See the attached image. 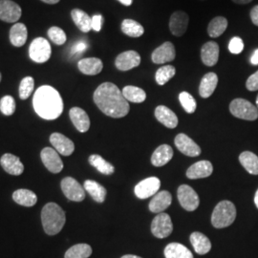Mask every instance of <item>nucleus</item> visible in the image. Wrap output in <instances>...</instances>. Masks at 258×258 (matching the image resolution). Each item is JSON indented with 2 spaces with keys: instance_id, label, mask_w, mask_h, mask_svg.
<instances>
[{
  "instance_id": "obj_1",
  "label": "nucleus",
  "mask_w": 258,
  "mask_h": 258,
  "mask_svg": "<svg viewBox=\"0 0 258 258\" xmlns=\"http://www.w3.org/2000/svg\"><path fill=\"white\" fill-rule=\"evenodd\" d=\"M93 98L99 109L111 118H123L130 110L128 102L114 83H102L96 89Z\"/></svg>"
},
{
  "instance_id": "obj_2",
  "label": "nucleus",
  "mask_w": 258,
  "mask_h": 258,
  "mask_svg": "<svg viewBox=\"0 0 258 258\" xmlns=\"http://www.w3.org/2000/svg\"><path fill=\"white\" fill-rule=\"evenodd\" d=\"M33 104L37 115L44 120H55L63 111V102L59 93L49 85L40 86L37 89Z\"/></svg>"
},
{
  "instance_id": "obj_3",
  "label": "nucleus",
  "mask_w": 258,
  "mask_h": 258,
  "mask_svg": "<svg viewBox=\"0 0 258 258\" xmlns=\"http://www.w3.org/2000/svg\"><path fill=\"white\" fill-rule=\"evenodd\" d=\"M41 221L47 234L55 235L64 227V211L55 203H48L42 209Z\"/></svg>"
},
{
  "instance_id": "obj_4",
  "label": "nucleus",
  "mask_w": 258,
  "mask_h": 258,
  "mask_svg": "<svg viewBox=\"0 0 258 258\" xmlns=\"http://www.w3.org/2000/svg\"><path fill=\"white\" fill-rule=\"evenodd\" d=\"M236 218V209L231 201H221L212 212V224L216 229L231 226Z\"/></svg>"
},
{
  "instance_id": "obj_5",
  "label": "nucleus",
  "mask_w": 258,
  "mask_h": 258,
  "mask_svg": "<svg viewBox=\"0 0 258 258\" xmlns=\"http://www.w3.org/2000/svg\"><path fill=\"white\" fill-rule=\"evenodd\" d=\"M231 114L242 120H255L258 118V109L251 102L244 99H235L230 104Z\"/></svg>"
},
{
  "instance_id": "obj_6",
  "label": "nucleus",
  "mask_w": 258,
  "mask_h": 258,
  "mask_svg": "<svg viewBox=\"0 0 258 258\" xmlns=\"http://www.w3.org/2000/svg\"><path fill=\"white\" fill-rule=\"evenodd\" d=\"M51 52L50 43L43 37H37L34 39L29 48V55L31 59L37 63H43L49 60Z\"/></svg>"
},
{
  "instance_id": "obj_7",
  "label": "nucleus",
  "mask_w": 258,
  "mask_h": 258,
  "mask_svg": "<svg viewBox=\"0 0 258 258\" xmlns=\"http://www.w3.org/2000/svg\"><path fill=\"white\" fill-rule=\"evenodd\" d=\"M173 231V225L168 214L161 212L153 219L151 224L152 234L160 239L166 238Z\"/></svg>"
},
{
  "instance_id": "obj_8",
  "label": "nucleus",
  "mask_w": 258,
  "mask_h": 258,
  "mask_svg": "<svg viewBox=\"0 0 258 258\" xmlns=\"http://www.w3.org/2000/svg\"><path fill=\"white\" fill-rule=\"evenodd\" d=\"M177 195L182 208L187 212H194L200 204L198 194L195 192L192 187H190L187 184L180 185L177 191Z\"/></svg>"
},
{
  "instance_id": "obj_9",
  "label": "nucleus",
  "mask_w": 258,
  "mask_h": 258,
  "mask_svg": "<svg viewBox=\"0 0 258 258\" xmlns=\"http://www.w3.org/2000/svg\"><path fill=\"white\" fill-rule=\"evenodd\" d=\"M61 189L68 200L82 202L85 198V191L82 184L72 177H66L61 181Z\"/></svg>"
},
{
  "instance_id": "obj_10",
  "label": "nucleus",
  "mask_w": 258,
  "mask_h": 258,
  "mask_svg": "<svg viewBox=\"0 0 258 258\" xmlns=\"http://www.w3.org/2000/svg\"><path fill=\"white\" fill-rule=\"evenodd\" d=\"M161 181L157 177H149L135 186V194L140 199H147L159 191Z\"/></svg>"
},
{
  "instance_id": "obj_11",
  "label": "nucleus",
  "mask_w": 258,
  "mask_h": 258,
  "mask_svg": "<svg viewBox=\"0 0 258 258\" xmlns=\"http://www.w3.org/2000/svg\"><path fill=\"white\" fill-rule=\"evenodd\" d=\"M40 157L43 165L46 166L47 169L52 173H58L63 168V163L58 155V152L51 148H45L42 149Z\"/></svg>"
},
{
  "instance_id": "obj_12",
  "label": "nucleus",
  "mask_w": 258,
  "mask_h": 258,
  "mask_svg": "<svg viewBox=\"0 0 258 258\" xmlns=\"http://www.w3.org/2000/svg\"><path fill=\"white\" fill-rule=\"evenodd\" d=\"M21 8L19 4L12 0H0V19L14 23L21 18Z\"/></svg>"
},
{
  "instance_id": "obj_13",
  "label": "nucleus",
  "mask_w": 258,
  "mask_h": 258,
  "mask_svg": "<svg viewBox=\"0 0 258 258\" xmlns=\"http://www.w3.org/2000/svg\"><path fill=\"white\" fill-rule=\"evenodd\" d=\"M188 16L183 11H176L169 19V30L175 37L184 36L188 26Z\"/></svg>"
},
{
  "instance_id": "obj_14",
  "label": "nucleus",
  "mask_w": 258,
  "mask_h": 258,
  "mask_svg": "<svg viewBox=\"0 0 258 258\" xmlns=\"http://www.w3.org/2000/svg\"><path fill=\"white\" fill-rule=\"evenodd\" d=\"M175 56V47L173 43L166 41L153 51L151 55V59L156 64H164L166 62L174 60Z\"/></svg>"
},
{
  "instance_id": "obj_15",
  "label": "nucleus",
  "mask_w": 258,
  "mask_h": 258,
  "mask_svg": "<svg viewBox=\"0 0 258 258\" xmlns=\"http://www.w3.org/2000/svg\"><path fill=\"white\" fill-rule=\"evenodd\" d=\"M141 64V55L138 52L130 50L122 52L116 57L115 65L120 71H128Z\"/></svg>"
},
{
  "instance_id": "obj_16",
  "label": "nucleus",
  "mask_w": 258,
  "mask_h": 258,
  "mask_svg": "<svg viewBox=\"0 0 258 258\" xmlns=\"http://www.w3.org/2000/svg\"><path fill=\"white\" fill-rule=\"evenodd\" d=\"M175 146L177 148L186 156L197 157L201 154V148L187 135L181 133L175 138Z\"/></svg>"
},
{
  "instance_id": "obj_17",
  "label": "nucleus",
  "mask_w": 258,
  "mask_h": 258,
  "mask_svg": "<svg viewBox=\"0 0 258 258\" xmlns=\"http://www.w3.org/2000/svg\"><path fill=\"white\" fill-rule=\"evenodd\" d=\"M50 143L63 156H70L74 152V143L60 133H53L50 137Z\"/></svg>"
},
{
  "instance_id": "obj_18",
  "label": "nucleus",
  "mask_w": 258,
  "mask_h": 258,
  "mask_svg": "<svg viewBox=\"0 0 258 258\" xmlns=\"http://www.w3.org/2000/svg\"><path fill=\"white\" fill-rule=\"evenodd\" d=\"M0 164L3 169L11 175H21L24 171V166L20 159L11 153H6L1 157Z\"/></svg>"
},
{
  "instance_id": "obj_19",
  "label": "nucleus",
  "mask_w": 258,
  "mask_h": 258,
  "mask_svg": "<svg viewBox=\"0 0 258 258\" xmlns=\"http://www.w3.org/2000/svg\"><path fill=\"white\" fill-rule=\"evenodd\" d=\"M213 166L209 161H200L189 166L186 170V177L188 179H202L212 174Z\"/></svg>"
},
{
  "instance_id": "obj_20",
  "label": "nucleus",
  "mask_w": 258,
  "mask_h": 258,
  "mask_svg": "<svg viewBox=\"0 0 258 258\" xmlns=\"http://www.w3.org/2000/svg\"><path fill=\"white\" fill-rule=\"evenodd\" d=\"M201 58L205 65L214 66L219 58V45L214 41H208L201 49Z\"/></svg>"
},
{
  "instance_id": "obj_21",
  "label": "nucleus",
  "mask_w": 258,
  "mask_h": 258,
  "mask_svg": "<svg viewBox=\"0 0 258 258\" xmlns=\"http://www.w3.org/2000/svg\"><path fill=\"white\" fill-rule=\"evenodd\" d=\"M172 202L171 194L166 190L157 192L149 203L150 212L154 213H161L166 210Z\"/></svg>"
},
{
  "instance_id": "obj_22",
  "label": "nucleus",
  "mask_w": 258,
  "mask_h": 258,
  "mask_svg": "<svg viewBox=\"0 0 258 258\" xmlns=\"http://www.w3.org/2000/svg\"><path fill=\"white\" fill-rule=\"evenodd\" d=\"M70 119L72 120L75 127L80 132H87L90 127V119L85 111L80 107H73L69 112Z\"/></svg>"
},
{
  "instance_id": "obj_23",
  "label": "nucleus",
  "mask_w": 258,
  "mask_h": 258,
  "mask_svg": "<svg viewBox=\"0 0 258 258\" xmlns=\"http://www.w3.org/2000/svg\"><path fill=\"white\" fill-rule=\"evenodd\" d=\"M155 117L167 128H175L178 125V118L175 113L165 105H159L155 109Z\"/></svg>"
},
{
  "instance_id": "obj_24",
  "label": "nucleus",
  "mask_w": 258,
  "mask_h": 258,
  "mask_svg": "<svg viewBox=\"0 0 258 258\" xmlns=\"http://www.w3.org/2000/svg\"><path fill=\"white\" fill-rule=\"evenodd\" d=\"M78 68L84 75L95 76L102 72L103 64L100 58L97 57H87L81 59L78 63Z\"/></svg>"
},
{
  "instance_id": "obj_25",
  "label": "nucleus",
  "mask_w": 258,
  "mask_h": 258,
  "mask_svg": "<svg viewBox=\"0 0 258 258\" xmlns=\"http://www.w3.org/2000/svg\"><path fill=\"white\" fill-rule=\"evenodd\" d=\"M218 83V77L215 73H208L205 75L200 83L199 94L204 99H208L215 91Z\"/></svg>"
},
{
  "instance_id": "obj_26",
  "label": "nucleus",
  "mask_w": 258,
  "mask_h": 258,
  "mask_svg": "<svg viewBox=\"0 0 258 258\" xmlns=\"http://www.w3.org/2000/svg\"><path fill=\"white\" fill-rule=\"evenodd\" d=\"M190 243L194 246L196 253L204 255L212 249V243L202 232L195 231L190 235Z\"/></svg>"
},
{
  "instance_id": "obj_27",
  "label": "nucleus",
  "mask_w": 258,
  "mask_h": 258,
  "mask_svg": "<svg viewBox=\"0 0 258 258\" xmlns=\"http://www.w3.org/2000/svg\"><path fill=\"white\" fill-rule=\"evenodd\" d=\"M173 157V149L167 145H162L157 148L151 157V163L155 166L166 165Z\"/></svg>"
},
{
  "instance_id": "obj_28",
  "label": "nucleus",
  "mask_w": 258,
  "mask_h": 258,
  "mask_svg": "<svg viewBox=\"0 0 258 258\" xmlns=\"http://www.w3.org/2000/svg\"><path fill=\"white\" fill-rule=\"evenodd\" d=\"M27 28L22 23H16L10 31V41L16 47L23 46L27 40Z\"/></svg>"
},
{
  "instance_id": "obj_29",
  "label": "nucleus",
  "mask_w": 258,
  "mask_h": 258,
  "mask_svg": "<svg viewBox=\"0 0 258 258\" xmlns=\"http://www.w3.org/2000/svg\"><path fill=\"white\" fill-rule=\"evenodd\" d=\"M83 185H84V189L91 195V197L96 202L102 203L105 200L107 191L102 184L93 180H86Z\"/></svg>"
},
{
  "instance_id": "obj_30",
  "label": "nucleus",
  "mask_w": 258,
  "mask_h": 258,
  "mask_svg": "<svg viewBox=\"0 0 258 258\" xmlns=\"http://www.w3.org/2000/svg\"><path fill=\"white\" fill-rule=\"evenodd\" d=\"M166 258H194L192 252L180 243H170L164 250Z\"/></svg>"
},
{
  "instance_id": "obj_31",
  "label": "nucleus",
  "mask_w": 258,
  "mask_h": 258,
  "mask_svg": "<svg viewBox=\"0 0 258 258\" xmlns=\"http://www.w3.org/2000/svg\"><path fill=\"white\" fill-rule=\"evenodd\" d=\"M71 17L77 27L83 33H88L92 29V18H90L83 10H73L71 12Z\"/></svg>"
},
{
  "instance_id": "obj_32",
  "label": "nucleus",
  "mask_w": 258,
  "mask_h": 258,
  "mask_svg": "<svg viewBox=\"0 0 258 258\" xmlns=\"http://www.w3.org/2000/svg\"><path fill=\"white\" fill-rule=\"evenodd\" d=\"M239 161L243 167L252 175H258V157L249 151L240 154Z\"/></svg>"
},
{
  "instance_id": "obj_33",
  "label": "nucleus",
  "mask_w": 258,
  "mask_h": 258,
  "mask_svg": "<svg viewBox=\"0 0 258 258\" xmlns=\"http://www.w3.org/2000/svg\"><path fill=\"white\" fill-rule=\"evenodd\" d=\"M13 199L16 203L24 207H33L37 201L36 194L29 189H18L13 194Z\"/></svg>"
},
{
  "instance_id": "obj_34",
  "label": "nucleus",
  "mask_w": 258,
  "mask_h": 258,
  "mask_svg": "<svg viewBox=\"0 0 258 258\" xmlns=\"http://www.w3.org/2000/svg\"><path fill=\"white\" fill-rule=\"evenodd\" d=\"M122 95L127 102H134V103H141L144 102L147 99L146 92L137 86L127 85L122 89Z\"/></svg>"
},
{
  "instance_id": "obj_35",
  "label": "nucleus",
  "mask_w": 258,
  "mask_h": 258,
  "mask_svg": "<svg viewBox=\"0 0 258 258\" xmlns=\"http://www.w3.org/2000/svg\"><path fill=\"white\" fill-rule=\"evenodd\" d=\"M228 28V20L224 17H216L211 20L208 26V34L211 37H219Z\"/></svg>"
},
{
  "instance_id": "obj_36",
  "label": "nucleus",
  "mask_w": 258,
  "mask_h": 258,
  "mask_svg": "<svg viewBox=\"0 0 258 258\" xmlns=\"http://www.w3.org/2000/svg\"><path fill=\"white\" fill-rule=\"evenodd\" d=\"M121 31L130 37H142L145 33L144 27L133 19H124L121 23Z\"/></svg>"
},
{
  "instance_id": "obj_37",
  "label": "nucleus",
  "mask_w": 258,
  "mask_h": 258,
  "mask_svg": "<svg viewBox=\"0 0 258 258\" xmlns=\"http://www.w3.org/2000/svg\"><path fill=\"white\" fill-rule=\"evenodd\" d=\"M89 163L91 166L97 168L98 171H100L104 175H111L115 171V167L100 155H97V154L91 155L89 157Z\"/></svg>"
},
{
  "instance_id": "obj_38",
  "label": "nucleus",
  "mask_w": 258,
  "mask_h": 258,
  "mask_svg": "<svg viewBox=\"0 0 258 258\" xmlns=\"http://www.w3.org/2000/svg\"><path fill=\"white\" fill-rule=\"evenodd\" d=\"M92 254V248L87 244H77L65 252L64 258H88Z\"/></svg>"
},
{
  "instance_id": "obj_39",
  "label": "nucleus",
  "mask_w": 258,
  "mask_h": 258,
  "mask_svg": "<svg viewBox=\"0 0 258 258\" xmlns=\"http://www.w3.org/2000/svg\"><path fill=\"white\" fill-rule=\"evenodd\" d=\"M176 74V69L172 65H166L157 70L155 75L156 83L159 85H165L167 82H169Z\"/></svg>"
},
{
  "instance_id": "obj_40",
  "label": "nucleus",
  "mask_w": 258,
  "mask_h": 258,
  "mask_svg": "<svg viewBox=\"0 0 258 258\" xmlns=\"http://www.w3.org/2000/svg\"><path fill=\"white\" fill-rule=\"evenodd\" d=\"M35 81L32 77L24 78L19 85V97L21 100H27L34 91Z\"/></svg>"
},
{
  "instance_id": "obj_41",
  "label": "nucleus",
  "mask_w": 258,
  "mask_h": 258,
  "mask_svg": "<svg viewBox=\"0 0 258 258\" xmlns=\"http://www.w3.org/2000/svg\"><path fill=\"white\" fill-rule=\"evenodd\" d=\"M179 101L181 102L184 111L188 114H192L196 110L197 103L194 97L189 93L184 92L180 93L179 95Z\"/></svg>"
},
{
  "instance_id": "obj_42",
  "label": "nucleus",
  "mask_w": 258,
  "mask_h": 258,
  "mask_svg": "<svg viewBox=\"0 0 258 258\" xmlns=\"http://www.w3.org/2000/svg\"><path fill=\"white\" fill-rule=\"evenodd\" d=\"M0 111L6 115L11 116L16 111V102L12 96H5L0 101Z\"/></svg>"
},
{
  "instance_id": "obj_43",
  "label": "nucleus",
  "mask_w": 258,
  "mask_h": 258,
  "mask_svg": "<svg viewBox=\"0 0 258 258\" xmlns=\"http://www.w3.org/2000/svg\"><path fill=\"white\" fill-rule=\"evenodd\" d=\"M48 37L56 44L62 45L66 42V35L62 29L58 27H51L48 30Z\"/></svg>"
},
{
  "instance_id": "obj_44",
  "label": "nucleus",
  "mask_w": 258,
  "mask_h": 258,
  "mask_svg": "<svg viewBox=\"0 0 258 258\" xmlns=\"http://www.w3.org/2000/svg\"><path fill=\"white\" fill-rule=\"evenodd\" d=\"M229 50L233 55H239L244 50V42L238 37H232L229 43Z\"/></svg>"
},
{
  "instance_id": "obj_45",
  "label": "nucleus",
  "mask_w": 258,
  "mask_h": 258,
  "mask_svg": "<svg viewBox=\"0 0 258 258\" xmlns=\"http://www.w3.org/2000/svg\"><path fill=\"white\" fill-rule=\"evenodd\" d=\"M246 87L249 91H256L258 90V71L254 74L249 76V79L247 80Z\"/></svg>"
},
{
  "instance_id": "obj_46",
  "label": "nucleus",
  "mask_w": 258,
  "mask_h": 258,
  "mask_svg": "<svg viewBox=\"0 0 258 258\" xmlns=\"http://www.w3.org/2000/svg\"><path fill=\"white\" fill-rule=\"evenodd\" d=\"M102 17L101 15H96L92 18V29L96 32H100L102 30Z\"/></svg>"
},
{
  "instance_id": "obj_47",
  "label": "nucleus",
  "mask_w": 258,
  "mask_h": 258,
  "mask_svg": "<svg viewBox=\"0 0 258 258\" xmlns=\"http://www.w3.org/2000/svg\"><path fill=\"white\" fill-rule=\"evenodd\" d=\"M86 44L83 42V41H81V42H78L77 44H75V46L73 47V49H72V54H77V53H79V54H82L83 51L86 49Z\"/></svg>"
},
{
  "instance_id": "obj_48",
  "label": "nucleus",
  "mask_w": 258,
  "mask_h": 258,
  "mask_svg": "<svg viewBox=\"0 0 258 258\" xmlns=\"http://www.w3.org/2000/svg\"><path fill=\"white\" fill-rule=\"evenodd\" d=\"M250 19H251V22L258 26V5L254 6L252 9L250 10Z\"/></svg>"
},
{
  "instance_id": "obj_49",
  "label": "nucleus",
  "mask_w": 258,
  "mask_h": 258,
  "mask_svg": "<svg viewBox=\"0 0 258 258\" xmlns=\"http://www.w3.org/2000/svg\"><path fill=\"white\" fill-rule=\"evenodd\" d=\"M250 63L253 65H258V49H256L250 57Z\"/></svg>"
},
{
  "instance_id": "obj_50",
  "label": "nucleus",
  "mask_w": 258,
  "mask_h": 258,
  "mask_svg": "<svg viewBox=\"0 0 258 258\" xmlns=\"http://www.w3.org/2000/svg\"><path fill=\"white\" fill-rule=\"evenodd\" d=\"M234 3L236 4H240V5H246L249 4L252 0H232Z\"/></svg>"
},
{
  "instance_id": "obj_51",
  "label": "nucleus",
  "mask_w": 258,
  "mask_h": 258,
  "mask_svg": "<svg viewBox=\"0 0 258 258\" xmlns=\"http://www.w3.org/2000/svg\"><path fill=\"white\" fill-rule=\"evenodd\" d=\"M119 2H120L122 5H124V6H131L132 5V3H133V0H118Z\"/></svg>"
},
{
  "instance_id": "obj_52",
  "label": "nucleus",
  "mask_w": 258,
  "mask_h": 258,
  "mask_svg": "<svg viewBox=\"0 0 258 258\" xmlns=\"http://www.w3.org/2000/svg\"><path fill=\"white\" fill-rule=\"evenodd\" d=\"M43 2H45L47 4H56L57 2H59L60 0H41Z\"/></svg>"
},
{
  "instance_id": "obj_53",
  "label": "nucleus",
  "mask_w": 258,
  "mask_h": 258,
  "mask_svg": "<svg viewBox=\"0 0 258 258\" xmlns=\"http://www.w3.org/2000/svg\"><path fill=\"white\" fill-rule=\"evenodd\" d=\"M121 258H142L137 255H134V254H126V255H123Z\"/></svg>"
},
{
  "instance_id": "obj_54",
  "label": "nucleus",
  "mask_w": 258,
  "mask_h": 258,
  "mask_svg": "<svg viewBox=\"0 0 258 258\" xmlns=\"http://www.w3.org/2000/svg\"><path fill=\"white\" fill-rule=\"evenodd\" d=\"M254 203H255V206L257 207L258 209V189L256 194H255V196H254Z\"/></svg>"
},
{
  "instance_id": "obj_55",
  "label": "nucleus",
  "mask_w": 258,
  "mask_h": 258,
  "mask_svg": "<svg viewBox=\"0 0 258 258\" xmlns=\"http://www.w3.org/2000/svg\"><path fill=\"white\" fill-rule=\"evenodd\" d=\"M256 106H257V109H258V95H257V98H256Z\"/></svg>"
},
{
  "instance_id": "obj_56",
  "label": "nucleus",
  "mask_w": 258,
  "mask_h": 258,
  "mask_svg": "<svg viewBox=\"0 0 258 258\" xmlns=\"http://www.w3.org/2000/svg\"><path fill=\"white\" fill-rule=\"evenodd\" d=\"M0 82H1V74H0Z\"/></svg>"
},
{
  "instance_id": "obj_57",
  "label": "nucleus",
  "mask_w": 258,
  "mask_h": 258,
  "mask_svg": "<svg viewBox=\"0 0 258 258\" xmlns=\"http://www.w3.org/2000/svg\"><path fill=\"white\" fill-rule=\"evenodd\" d=\"M200 1H206V0H200Z\"/></svg>"
}]
</instances>
